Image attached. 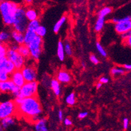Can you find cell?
I'll use <instances>...</instances> for the list:
<instances>
[{
    "mask_svg": "<svg viewBox=\"0 0 131 131\" xmlns=\"http://www.w3.org/2000/svg\"><path fill=\"white\" fill-rule=\"evenodd\" d=\"M50 88L52 89L53 93L56 96H59L61 95L60 82L57 79H52L50 84Z\"/></svg>",
    "mask_w": 131,
    "mask_h": 131,
    "instance_id": "cell-18",
    "label": "cell"
},
{
    "mask_svg": "<svg viewBox=\"0 0 131 131\" xmlns=\"http://www.w3.org/2000/svg\"><path fill=\"white\" fill-rule=\"evenodd\" d=\"M19 5L16 2L10 0H4L1 2L0 12L4 25L13 26L16 10Z\"/></svg>",
    "mask_w": 131,
    "mask_h": 131,
    "instance_id": "cell-2",
    "label": "cell"
},
{
    "mask_svg": "<svg viewBox=\"0 0 131 131\" xmlns=\"http://www.w3.org/2000/svg\"><path fill=\"white\" fill-rule=\"evenodd\" d=\"M10 34L14 42H16L19 45L24 44V33L13 29Z\"/></svg>",
    "mask_w": 131,
    "mask_h": 131,
    "instance_id": "cell-14",
    "label": "cell"
},
{
    "mask_svg": "<svg viewBox=\"0 0 131 131\" xmlns=\"http://www.w3.org/2000/svg\"><path fill=\"white\" fill-rule=\"evenodd\" d=\"M18 51L19 53L22 55V56L24 57L25 58H29V57H31V53L29 47H28L27 45H25V44L20 45V46H19Z\"/></svg>",
    "mask_w": 131,
    "mask_h": 131,
    "instance_id": "cell-21",
    "label": "cell"
},
{
    "mask_svg": "<svg viewBox=\"0 0 131 131\" xmlns=\"http://www.w3.org/2000/svg\"><path fill=\"white\" fill-rule=\"evenodd\" d=\"M7 58L14 63L16 69L21 70L25 66L26 58L20 54L18 50H14L10 48H8Z\"/></svg>",
    "mask_w": 131,
    "mask_h": 131,
    "instance_id": "cell-7",
    "label": "cell"
},
{
    "mask_svg": "<svg viewBox=\"0 0 131 131\" xmlns=\"http://www.w3.org/2000/svg\"><path fill=\"white\" fill-rule=\"evenodd\" d=\"M42 37L39 36H37L29 45H27L30 50L31 58H33L35 61L39 60L42 54Z\"/></svg>",
    "mask_w": 131,
    "mask_h": 131,
    "instance_id": "cell-4",
    "label": "cell"
},
{
    "mask_svg": "<svg viewBox=\"0 0 131 131\" xmlns=\"http://www.w3.org/2000/svg\"><path fill=\"white\" fill-rule=\"evenodd\" d=\"M112 23H114V24H117V23H118V22H119V18H112Z\"/></svg>",
    "mask_w": 131,
    "mask_h": 131,
    "instance_id": "cell-45",
    "label": "cell"
},
{
    "mask_svg": "<svg viewBox=\"0 0 131 131\" xmlns=\"http://www.w3.org/2000/svg\"><path fill=\"white\" fill-rule=\"evenodd\" d=\"M11 38V34L8 32L2 31L0 33V41L2 43H9Z\"/></svg>",
    "mask_w": 131,
    "mask_h": 131,
    "instance_id": "cell-24",
    "label": "cell"
},
{
    "mask_svg": "<svg viewBox=\"0 0 131 131\" xmlns=\"http://www.w3.org/2000/svg\"><path fill=\"white\" fill-rule=\"evenodd\" d=\"M67 21V17L65 16H62L56 23L55 24L54 26L53 27V31L55 33H58L60 29L61 28V27L63 26L64 24L65 23V22Z\"/></svg>",
    "mask_w": 131,
    "mask_h": 131,
    "instance_id": "cell-23",
    "label": "cell"
},
{
    "mask_svg": "<svg viewBox=\"0 0 131 131\" xmlns=\"http://www.w3.org/2000/svg\"><path fill=\"white\" fill-rule=\"evenodd\" d=\"M26 14L29 21L37 20L39 18V12L33 7H29L26 9Z\"/></svg>",
    "mask_w": 131,
    "mask_h": 131,
    "instance_id": "cell-19",
    "label": "cell"
},
{
    "mask_svg": "<svg viewBox=\"0 0 131 131\" xmlns=\"http://www.w3.org/2000/svg\"><path fill=\"white\" fill-rule=\"evenodd\" d=\"M125 71L124 69L121 67H114L111 69V74L114 77H118V76H121V75L124 74Z\"/></svg>",
    "mask_w": 131,
    "mask_h": 131,
    "instance_id": "cell-28",
    "label": "cell"
},
{
    "mask_svg": "<svg viewBox=\"0 0 131 131\" xmlns=\"http://www.w3.org/2000/svg\"><path fill=\"white\" fill-rule=\"evenodd\" d=\"M19 46L20 45H18V44L16 43V42H15V43H11L10 45H9L8 47L9 48H10V49L12 50H18V48H19Z\"/></svg>",
    "mask_w": 131,
    "mask_h": 131,
    "instance_id": "cell-36",
    "label": "cell"
},
{
    "mask_svg": "<svg viewBox=\"0 0 131 131\" xmlns=\"http://www.w3.org/2000/svg\"><path fill=\"white\" fill-rule=\"evenodd\" d=\"M15 120L13 116L7 117L1 119V130L7 129L9 127L15 125Z\"/></svg>",
    "mask_w": 131,
    "mask_h": 131,
    "instance_id": "cell-15",
    "label": "cell"
},
{
    "mask_svg": "<svg viewBox=\"0 0 131 131\" xmlns=\"http://www.w3.org/2000/svg\"><path fill=\"white\" fill-rule=\"evenodd\" d=\"M58 118H59V120L60 121H63V113L61 110L58 112Z\"/></svg>",
    "mask_w": 131,
    "mask_h": 131,
    "instance_id": "cell-43",
    "label": "cell"
},
{
    "mask_svg": "<svg viewBox=\"0 0 131 131\" xmlns=\"http://www.w3.org/2000/svg\"><path fill=\"white\" fill-rule=\"evenodd\" d=\"M82 66H83V67H84V68H85V63H84V62H83V63H82Z\"/></svg>",
    "mask_w": 131,
    "mask_h": 131,
    "instance_id": "cell-48",
    "label": "cell"
},
{
    "mask_svg": "<svg viewBox=\"0 0 131 131\" xmlns=\"http://www.w3.org/2000/svg\"><path fill=\"white\" fill-rule=\"evenodd\" d=\"M105 24V17H101L98 16V18L96 20V23L95 24L94 29L96 32H100L103 29V27Z\"/></svg>",
    "mask_w": 131,
    "mask_h": 131,
    "instance_id": "cell-22",
    "label": "cell"
},
{
    "mask_svg": "<svg viewBox=\"0 0 131 131\" xmlns=\"http://www.w3.org/2000/svg\"><path fill=\"white\" fill-rule=\"evenodd\" d=\"M10 80L15 84V85L19 87H22L26 83V80L24 77L21 70L16 69L15 72L10 75Z\"/></svg>",
    "mask_w": 131,
    "mask_h": 131,
    "instance_id": "cell-11",
    "label": "cell"
},
{
    "mask_svg": "<svg viewBox=\"0 0 131 131\" xmlns=\"http://www.w3.org/2000/svg\"><path fill=\"white\" fill-rule=\"evenodd\" d=\"M112 12V9L110 7H105L102 8V9L99 11L98 16H101V17H106L110 15V13Z\"/></svg>",
    "mask_w": 131,
    "mask_h": 131,
    "instance_id": "cell-27",
    "label": "cell"
},
{
    "mask_svg": "<svg viewBox=\"0 0 131 131\" xmlns=\"http://www.w3.org/2000/svg\"><path fill=\"white\" fill-rule=\"evenodd\" d=\"M38 1H39V2H45L46 0H38Z\"/></svg>",
    "mask_w": 131,
    "mask_h": 131,
    "instance_id": "cell-49",
    "label": "cell"
},
{
    "mask_svg": "<svg viewBox=\"0 0 131 131\" xmlns=\"http://www.w3.org/2000/svg\"><path fill=\"white\" fill-rule=\"evenodd\" d=\"M99 82H101L102 84H107L109 82V79L106 77H101L99 80Z\"/></svg>",
    "mask_w": 131,
    "mask_h": 131,
    "instance_id": "cell-42",
    "label": "cell"
},
{
    "mask_svg": "<svg viewBox=\"0 0 131 131\" xmlns=\"http://www.w3.org/2000/svg\"><path fill=\"white\" fill-rule=\"evenodd\" d=\"M120 35H121V37L123 40H126V39H128V37H131V30L125 32V33H122V34H121Z\"/></svg>",
    "mask_w": 131,
    "mask_h": 131,
    "instance_id": "cell-35",
    "label": "cell"
},
{
    "mask_svg": "<svg viewBox=\"0 0 131 131\" xmlns=\"http://www.w3.org/2000/svg\"><path fill=\"white\" fill-rule=\"evenodd\" d=\"M102 83H101V82H99L98 83H97V84H96V89H99L100 88H101V87H102Z\"/></svg>",
    "mask_w": 131,
    "mask_h": 131,
    "instance_id": "cell-47",
    "label": "cell"
},
{
    "mask_svg": "<svg viewBox=\"0 0 131 131\" xmlns=\"http://www.w3.org/2000/svg\"><path fill=\"white\" fill-rule=\"evenodd\" d=\"M56 78L62 84H69L72 80L71 75L67 71L64 70H61L58 72Z\"/></svg>",
    "mask_w": 131,
    "mask_h": 131,
    "instance_id": "cell-13",
    "label": "cell"
},
{
    "mask_svg": "<svg viewBox=\"0 0 131 131\" xmlns=\"http://www.w3.org/2000/svg\"><path fill=\"white\" fill-rule=\"evenodd\" d=\"M33 1H34V0H24V3L27 5L31 4V3L33 2Z\"/></svg>",
    "mask_w": 131,
    "mask_h": 131,
    "instance_id": "cell-46",
    "label": "cell"
},
{
    "mask_svg": "<svg viewBox=\"0 0 131 131\" xmlns=\"http://www.w3.org/2000/svg\"><path fill=\"white\" fill-rule=\"evenodd\" d=\"M16 85L10 79L5 82H0V90L3 93H9L12 92Z\"/></svg>",
    "mask_w": 131,
    "mask_h": 131,
    "instance_id": "cell-12",
    "label": "cell"
},
{
    "mask_svg": "<svg viewBox=\"0 0 131 131\" xmlns=\"http://www.w3.org/2000/svg\"><path fill=\"white\" fill-rule=\"evenodd\" d=\"M115 30L117 33L121 35L131 30V16H125L121 18H119L118 23L115 24Z\"/></svg>",
    "mask_w": 131,
    "mask_h": 131,
    "instance_id": "cell-8",
    "label": "cell"
},
{
    "mask_svg": "<svg viewBox=\"0 0 131 131\" xmlns=\"http://www.w3.org/2000/svg\"><path fill=\"white\" fill-rule=\"evenodd\" d=\"M46 33H47L46 28L45 26H41V25L38 27L37 29L36 30V33L37 36L41 37H44L46 35Z\"/></svg>",
    "mask_w": 131,
    "mask_h": 131,
    "instance_id": "cell-30",
    "label": "cell"
},
{
    "mask_svg": "<svg viewBox=\"0 0 131 131\" xmlns=\"http://www.w3.org/2000/svg\"><path fill=\"white\" fill-rule=\"evenodd\" d=\"M96 50L100 53V54L103 57H106L107 56V53L104 48L102 46V45L99 43V42H96Z\"/></svg>",
    "mask_w": 131,
    "mask_h": 131,
    "instance_id": "cell-33",
    "label": "cell"
},
{
    "mask_svg": "<svg viewBox=\"0 0 131 131\" xmlns=\"http://www.w3.org/2000/svg\"><path fill=\"white\" fill-rule=\"evenodd\" d=\"M64 125L67 127H71L72 125V121L69 118H65L63 121Z\"/></svg>",
    "mask_w": 131,
    "mask_h": 131,
    "instance_id": "cell-39",
    "label": "cell"
},
{
    "mask_svg": "<svg viewBox=\"0 0 131 131\" xmlns=\"http://www.w3.org/2000/svg\"><path fill=\"white\" fill-rule=\"evenodd\" d=\"M0 70L11 75L16 70L15 65L7 57L0 59Z\"/></svg>",
    "mask_w": 131,
    "mask_h": 131,
    "instance_id": "cell-10",
    "label": "cell"
},
{
    "mask_svg": "<svg viewBox=\"0 0 131 131\" xmlns=\"http://www.w3.org/2000/svg\"><path fill=\"white\" fill-rule=\"evenodd\" d=\"M89 59H90V61H91V63H93L95 65H97V64L99 63V60L96 56H95L94 54H91L89 57Z\"/></svg>",
    "mask_w": 131,
    "mask_h": 131,
    "instance_id": "cell-34",
    "label": "cell"
},
{
    "mask_svg": "<svg viewBox=\"0 0 131 131\" xmlns=\"http://www.w3.org/2000/svg\"><path fill=\"white\" fill-rule=\"evenodd\" d=\"M35 130L36 131H48L47 120L45 118H40L35 122Z\"/></svg>",
    "mask_w": 131,
    "mask_h": 131,
    "instance_id": "cell-17",
    "label": "cell"
},
{
    "mask_svg": "<svg viewBox=\"0 0 131 131\" xmlns=\"http://www.w3.org/2000/svg\"><path fill=\"white\" fill-rule=\"evenodd\" d=\"M65 51L64 48V44L61 40H59L58 44V48H57V56L60 61H63L65 59Z\"/></svg>",
    "mask_w": 131,
    "mask_h": 131,
    "instance_id": "cell-20",
    "label": "cell"
},
{
    "mask_svg": "<svg viewBox=\"0 0 131 131\" xmlns=\"http://www.w3.org/2000/svg\"><path fill=\"white\" fill-rule=\"evenodd\" d=\"M17 112V105L14 101H7L0 104V119L13 116Z\"/></svg>",
    "mask_w": 131,
    "mask_h": 131,
    "instance_id": "cell-5",
    "label": "cell"
},
{
    "mask_svg": "<svg viewBox=\"0 0 131 131\" xmlns=\"http://www.w3.org/2000/svg\"><path fill=\"white\" fill-rule=\"evenodd\" d=\"M88 115V113L87 112H80L79 114H78V118L82 119H84Z\"/></svg>",
    "mask_w": 131,
    "mask_h": 131,
    "instance_id": "cell-40",
    "label": "cell"
},
{
    "mask_svg": "<svg viewBox=\"0 0 131 131\" xmlns=\"http://www.w3.org/2000/svg\"><path fill=\"white\" fill-rule=\"evenodd\" d=\"M39 84L37 81L26 82L24 85L21 87L20 96L23 98L36 96L37 95Z\"/></svg>",
    "mask_w": 131,
    "mask_h": 131,
    "instance_id": "cell-6",
    "label": "cell"
},
{
    "mask_svg": "<svg viewBox=\"0 0 131 131\" xmlns=\"http://www.w3.org/2000/svg\"><path fill=\"white\" fill-rule=\"evenodd\" d=\"M8 48H9V47L6 45V44L1 42V45H0V59L7 57Z\"/></svg>",
    "mask_w": 131,
    "mask_h": 131,
    "instance_id": "cell-29",
    "label": "cell"
},
{
    "mask_svg": "<svg viewBox=\"0 0 131 131\" xmlns=\"http://www.w3.org/2000/svg\"><path fill=\"white\" fill-rule=\"evenodd\" d=\"M23 99H24V98L23 97H22V96H17V97H15L14 101H15V104L18 106L22 103Z\"/></svg>",
    "mask_w": 131,
    "mask_h": 131,
    "instance_id": "cell-38",
    "label": "cell"
},
{
    "mask_svg": "<svg viewBox=\"0 0 131 131\" xmlns=\"http://www.w3.org/2000/svg\"><path fill=\"white\" fill-rule=\"evenodd\" d=\"M65 102L69 106H74L76 103V96L74 93H71L67 96Z\"/></svg>",
    "mask_w": 131,
    "mask_h": 131,
    "instance_id": "cell-26",
    "label": "cell"
},
{
    "mask_svg": "<svg viewBox=\"0 0 131 131\" xmlns=\"http://www.w3.org/2000/svg\"><path fill=\"white\" fill-rule=\"evenodd\" d=\"M64 48H65V53H67V56H71L72 55V49L71 47V44L69 42H65L64 43Z\"/></svg>",
    "mask_w": 131,
    "mask_h": 131,
    "instance_id": "cell-31",
    "label": "cell"
},
{
    "mask_svg": "<svg viewBox=\"0 0 131 131\" xmlns=\"http://www.w3.org/2000/svg\"><path fill=\"white\" fill-rule=\"evenodd\" d=\"M128 125H129V121L127 118H124L123 121V127L125 130H127L128 127Z\"/></svg>",
    "mask_w": 131,
    "mask_h": 131,
    "instance_id": "cell-37",
    "label": "cell"
},
{
    "mask_svg": "<svg viewBox=\"0 0 131 131\" xmlns=\"http://www.w3.org/2000/svg\"><path fill=\"white\" fill-rule=\"evenodd\" d=\"M124 43H125V45H127V46L131 48V37H130L128 39H127L126 40H124Z\"/></svg>",
    "mask_w": 131,
    "mask_h": 131,
    "instance_id": "cell-41",
    "label": "cell"
},
{
    "mask_svg": "<svg viewBox=\"0 0 131 131\" xmlns=\"http://www.w3.org/2000/svg\"><path fill=\"white\" fill-rule=\"evenodd\" d=\"M17 112L35 123L40 119L42 109L37 96L24 98L22 103L17 106Z\"/></svg>",
    "mask_w": 131,
    "mask_h": 131,
    "instance_id": "cell-1",
    "label": "cell"
},
{
    "mask_svg": "<svg viewBox=\"0 0 131 131\" xmlns=\"http://www.w3.org/2000/svg\"><path fill=\"white\" fill-rule=\"evenodd\" d=\"M40 26V24L39 19L31 20V21H29V22L28 26H27V29H31V30H33V31H35L36 32V30L37 29V28Z\"/></svg>",
    "mask_w": 131,
    "mask_h": 131,
    "instance_id": "cell-25",
    "label": "cell"
},
{
    "mask_svg": "<svg viewBox=\"0 0 131 131\" xmlns=\"http://www.w3.org/2000/svg\"><path fill=\"white\" fill-rule=\"evenodd\" d=\"M29 22V21L26 16V9L23 7L19 6L16 10L15 20L12 26L13 29L24 33L27 29Z\"/></svg>",
    "mask_w": 131,
    "mask_h": 131,
    "instance_id": "cell-3",
    "label": "cell"
},
{
    "mask_svg": "<svg viewBox=\"0 0 131 131\" xmlns=\"http://www.w3.org/2000/svg\"><path fill=\"white\" fill-rule=\"evenodd\" d=\"M124 69L127 71H131V64H125L124 65Z\"/></svg>",
    "mask_w": 131,
    "mask_h": 131,
    "instance_id": "cell-44",
    "label": "cell"
},
{
    "mask_svg": "<svg viewBox=\"0 0 131 131\" xmlns=\"http://www.w3.org/2000/svg\"><path fill=\"white\" fill-rule=\"evenodd\" d=\"M10 79V77L9 74H8L7 72H5V71L0 70V81H1V82L7 81Z\"/></svg>",
    "mask_w": 131,
    "mask_h": 131,
    "instance_id": "cell-32",
    "label": "cell"
},
{
    "mask_svg": "<svg viewBox=\"0 0 131 131\" xmlns=\"http://www.w3.org/2000/svg\"><path fill=\"white\" fill-rule=\"evenodd\" d=\"M21 71L24 77L26 82H33L36 81L37 73L35 67L33 65H25Z\"/></svg>",
    "mask_w": 131,
    "mask_h": 131,
    "instance_id": "cell-9",
    "label": "cell"
},
{
    "mask_svg": "<svg viewBox=\"0 0 131 131\" xmlns=\"http://www.w3.org/2000/svg\"><path fill=\"white\" fill-rule=\"evenodd\" d=\"M37 36L36 32L35 31L31 30V29H27V30L24 33V44L28 45L34 40L36 37Z\"/></svg>",
    "mask_w": 131,
    "mask_h": 131,
    "instance_id": "cell-16",
    "label": "cell"
}]
</instances>
